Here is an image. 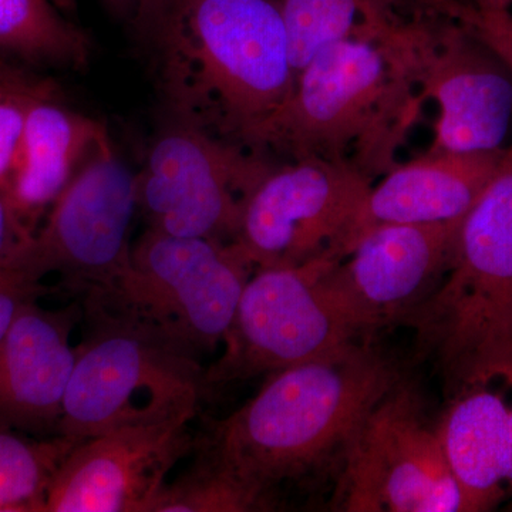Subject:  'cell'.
I'll return each mask as SVG.
<instances>
[{
  "label": "cell",
  "mask_w": 512,
  "mask_h": 512,
  "mask_svg": "<svg viewBox=\"0 0 512 512\" xmlns=\"http://www.w3.org/2000/svg\"><path fill=\"white\" fill-rule=\"evenodd\" d=\"M171 121L252 150L296 74L276 0H150L131 29Z\"/></svg>",
  "instance_id": "cell-1"
},
{
  "label": "cell",
  "mask_w": 512,
  "mask_h": 512,
  "mask_svg": "<svg viewBox=\"0 0 512 512\" xmlns=\"http://www.w3.org/2000/svg\"><path fill=\"white\" fill-rule=\"evenodd\" d=\"M399 379L389 360L356 340L271 373L195 447L275 505L281 485L342 460L360 421Z\"/></svg>",
  "instance_id": "cell-2"
},
{
  "label": "cell",
  "mask_w": 512,
  "mask_h": 512,
  "mask_svg": "<svg viewBox=\"0 0 512 512\" xmlns=\"http://www.w3.org/2000/svg\"><path fill=\"white\" fill-rule=\"evenodd\" d=\"M423 97L372 39L345 40L296 74L291 96L252 150L282 161L348 165L375 183L396 167Z\"/></svg>",
  "instance_id": "cell-3"
},
{
  "label": "cell",
  "mask_w": 512,
  "mask_h": 512,
  "mask_svg": "<svg viewBox=\"0 0 512 512\" xmlns=\"http://www.w3.org/2000/svg\"><path fill=\"white\" fill-rule=\"evenodd\" d=\"M254 272L234 241L146 228L124 274L86 296V311L126 320L200 359L224 343Z\"/></svg>",
  "instance_id": "cell-4"
},
{
  "label": "cell",
  "mask_w": 512,
  "mask_h": 512,
  "mask_svg": "<svg viewBox=\"0 0 512 512\" xmlns=\"http://www.w3.org/2000/svg\"><path fill=\"white\" fill-rule=\"evenodd\" d=\"M423 100L439 109L429 151L503 150L512 73L476 26L427 6L394 12L372 33Z\"/></svg>",
  "instance_id": "cell-5"
},
{
  "label": "cell",
  "mask_w": 512,
  "mask_h": 512,
  "mask_svg": "<svg viewBox=\"0 0 512 512\" xmlns=\"http://www.w3.org/2000/svg\"><path fill=\"white\" fill-rule=\"evenodd\" d=\"M406 323L444 386L512 339V141L461 222L443 281Z\"/></svg>",
  "instance_id": "cell-6"
},
{
  "label": "cell",
  "mask_w": 512,
  "mask_h": 512,
  "mask_svg": "<svg viewBox=\"0 0 512 512\" xmlns=\"http://www.w3.org/2000/svg\"><path fill=\"white\" fill-rule=\"evenodd\" d=\"M57 434L90 439L107 431L194 419L205 393L200 359L136 325L89 312Z\"/></svg>",
  "instance_id": "cell-7"
},
{
  "label": "cell",
  "mask_w": 512,
  "mask_h": 512,
  "mask_svg": "<svg viewBox=\"0 0 512 512\" xmlns=\"http://www.w3.org/2000/svg\"><path fill=\"white\" fill-rule=\"evenodd\" d=\"M137 212L136 173L107 134L13 259L9 278L42 285L56 274L64 288L86 296L110 288L130 264Z\"/></svg>",
  "instance_id": "cell-8"
},
{
  "label": "cell",
  "mask_w": 512,
  "mask_h": 512,
  "mask_svg": "<svg viewBox=\"0 0 512 512\" xmlns=\"http://www.w3.org/2000/svg\"><path fill=\"white\" fill-rule=\"evenodd\" d=\"M336 504L350 512H467L419 393L397 380L365 414L342 458Z\"/></svg>",
  "instance_id": "cell-9"
},
{
  "label": "cell",
  "mask_w": 512,
  "mask_h": 512,
  "mask_svg": "<svg viewBox=\"0 0 512 512\" xmlns=\"http://www.w3.org/2000/svg\"><path fill=\"white\" fill-rule=\"evenodd\" d=\"M338 255L284 268L255 269L245 285L224 352L205 369L208 392L232 382L271 375L360 338L323 285Z\"/></svg>",
  "instance_id": "cell-10"
},
{
  "label": "cell",
  "mask_w": 512,
  "mask_h": 512,
  "mask_svg": "<svg viewBox=\"0 0 512 512\" xmlns=\"http://www.w3.org/2000/svg\"><path fill=\"white\" fill-rule=\"evenodd\" d=\"M275 163L268 154L171 121L136 173L138 212L154 231L232 242L249 194Z\"/></svg>",
  "instance_id": "cell-11"
},
{
  "label": "cell",
  "mask_w": 512,
  "mask_h": 512,
  "mask_svg": "<svg viewBox=\"0 0 512 512\" xmlns=\"http://www.w3.org/2000/svg\"><path fill=\"white\" fill-rule=\"evenodd\" d=\"M373 181L329 161H276L249 194L234 242L255 269L338 255Z\"/></svg>",
  "instance_id": "cell-12"
},
{
  "label": "cell",
  "mask_w": 512,
  "mask_h": 512,
  "mask_svg": "<svg viewBox=\"0 0 512 512\" xmlns=\"http://www.w3.org/2000/svg\"><path fill=\"white\" fill-rule=\"evenodd\" d=\"M461 222L380 225L329 265L323 285L360 336L406 323L436 291Z\"/></svg>",
  "instance_id": "cell-13"
},
{
  "label": "cell",
  "mask_w": 512,
  "mask_h": 512,
  "mask_svg": "<svg viewBox=\"0 0 512 512\" xmlns=\"http://www.w3.org/2000/svg\"><path fill=\"white\" fill-rule=\"evenodd\" d=\"M191 420L140 424L84 439L47 491L45 512H148L195 448Z\"/></svg>",
  "instance_id": "cell-14"
},
{
  "label": "cell",
  "mask_w": 512,
  "mask_h": 512,
  "mask_svg": "<svg viewBox=\"0 0 512 512\" xmlns=\"http://www.w3.org/2000/svg\"><path fill=\"white\" fill-rule=\"evenodd\" d=\"M437 420L467 512L512 495V339L471 360L446 384Z\"/></svg>",
  "instance_id": "cell-15"
},
{
  "label": "cell",
  "mask_w": 512,
  "mask_h": 512,
  "mask_svg": "<svg viewBox=\"0 0 512 512\" xmlns=\"http://www.w3.org/2000/svg\"><path fill=\"white\" fill-rule=\"evenodd\" d=\"M76 312L46 311L36 301L20 309L0 339V427L57 434L76 363Z\"/></svg>",
  "instance_id": "cell-16"
},
{
  "label": "cell",
  "mask_w": 512,
  "mask_h": 512,
  "mask_svg": "<svg viewBox=\"0 0 512 512\" xmlns=\"http://www.w3.org/2000/svg\"><path fill=\"white\" fill-rule=\"evenodd\" d=\"M504 150L427 151L417 160L397 164L367 192L342 256L360 235L380 225L463 221L493 177Z\"/></svg>",
  "instance_id": "cell-17"
},
{
  "label": "cell",
  "mask_w": 512,
  "mask_h": 512,
  "mask_svg": "<svg viewBox=\"0 0 512 512\" xmlns=\"http://www.w3.org/2000/svg\"><path fill=\"white\" fill-rule=\"evenodd\" d=\"M107 134L100 121L66 106L56 87L32 101L2 187L13 211L32 234Z\"/></svg>",
  "instance_id": "cell-18"
},
{
  "label": "cell",
  "mask_w": 512,
  "mask_h": 512,
  "mask_svg": "<svg viewBox=\"0 0 512 512\" xmlns=\"http://www.w3.org/2000/svg\"><path fill=\"white\" fill-rule=\"evenodd\" d=\"M284 20L295 74L326 47L345 40L369 39L382 20L407 6H427L463 18L460 0H276Z\"/></svg>",
  "instance_id": "cell-19"
},
{
  "label": "cell",
  "mask_w": 512,
  "mask_h": 512,
  "mask_svg": "<svg viewBox=\"0 0 512 512\" xmlns=\"http://www.w3.org/2000/svg\"><path fill=\"white\" fill-rule=\"evenodd\" d=\"M89 36L52 0H0V53L36 66L80 70Z\"/></svg>",
  "instance_id": "cell-20"
},
{
  "label": "cell",
  "mask_w": 512,
  "mask_h": 512,
  "mask_svg": "<svg viewBox=\"0 0 512 512\" xmlns=\"http://www.w3.org/2000/svg\"><path fill=\"white\" fill-rule=\"evenodd\" d=\"M82 440L62 434L29 439L0 427V512H45L57 470Z\"/></svg>",
  "instance_id": "cell-21"
},
{
  "label": "cell",
  "mask_w": 512,
  "mask_h": 512,
  "mask_svg": "<svg viewBox=\"0 0 512 512\" xmlns=\"http://www.w3.org/2000/svg\"><path fill=\"white\" fill-rule=\"evenodd\" d=\"M197 448V447H195ZM195 463L165 484L148 512H247L274 504L197 448Z\"/></svg>",
  "instance_id": "cell-22"
},
{
  "label": "cell",
  "mask_w": 512,
  "mask_h": 512,
  "mask_svg": "<svg viewBox=\"0 0 512 512\" xmlns=\"http://www.w3.org/2000/svg\"><path fill=\"white\" fill-rule=\"evenodd\" d=\"M55 87L10 63L0 69V190L8 178L30 104Z\"/></svg>",
  "instance_id": "cell-23"
},
{
  "label": "cell",
  "mask_w": 512,
  "mask_h": 512,
  "mask_svg": "<svg viewBox=\"0 0 512 512\" xmlns=\"http://www.w3.org/2000/svg\"><path fill=\"white\" fill-rule=\"evenodd\" d=\"M30 237L32 232L22 224L8 198L0 190V279L12 281L9 278L10 265Z\"/></svg>",
  "instance_id": "cell-24"
},
{
  "label": "cell",
  "mask_w": 512,
  "mask_h": 512,
  "mask_svg": "<svg viewBox=\"0 0 512 512\" xmlns=\"http://www.w3.org/2000/svg\"><path fill=\"white\" fill-rule=\"evenodd\" d=\"M45 292L43 285H20L0 279V339L8 332L20 309Z\"/></svg>",
  "instance_id": "cell-25"
},
{
  "label": "cell",
  "mask_w": 512,
  "mask_h": 512,
  "mask_svg": "<svg viewBox=\"0 0 512 512\" xmlns=\"http://www.w3.org/2000/svg\"><path fill=\"white\" fill-rule=\"evenodd\" d=\"M474 26H476L477 32L483 36L485 42L493 47L494 52L503 59L512 73V32L501 28L481 13Z\"/></svg>",
  "instance_id": "cell-26"
},
{
  "label": "cell",
  "mask_w": 512,
  "mask_h": 512,
  "mask_svg": "<svg viewBox=\"0 0 512 512\" xmlns=\"http://www.w3.org/2000/svg\"><path fill=\"white\" fill-rule=\"evenodd\" d=\"M101 2L113 18L126 23L130 29H133L150 0H101Z\"/></svg>",
  "instance_id": "cell-27"
},
{
  "label": "cell",
  "mask_w": 512,
  "mask_h": 512,
  "mask_svg": "<svg viewBox=\"0 0 512 512\" xmlns=\"http://www.w3.org/2000/svg\"><path fill=\"white\" fill-rule=\"evenodd\" d=\"M480 13L510 12L512 0H468Z\"/></svg>",
  "instance_id": "cell-28"
},
{
  "label": "cell",
  "mask_w": 512,
  "mask_h": 512,
  "mask_svg": "<svg viewBox=\"0 0 512 512\" xmlns=\"http://www.w3.org/2000/svg\"><path fill=\"white\" fill-rule=\"evenodd\" d=\"M485 18L493 20L494 23H497L498 26L504 28L505 30H510L512 32V12H498V13H481Z\"/></svg>",
  "instance_id": "cell-29"
},
{
  "label": "cell",
  "mask_w": 512,
  "mask_h": 512,
  "mask_svg": "<svg viewBox=\"0 0 512 512\" xmlns=\"http://www.w3.org/2000/svg\"><path fill=\"white\" fill-rule=\"evenodd\" d=\"M53 3L62 10L64 15H72V13L76 12L77 8V0H52Z\"/></svg>",
  "instance_id": "cell-30"
},
{
  "label": "cell",
  "mask_w": 512,
  "mask_h": 512,
  "mask_svg": "<svg viewBox=\"0 0 512 512\" xmlns=\"http://www.w3.org/2000/svg\"><path fill=\"white\" fill-rule=\"evenodd\" d=\"M8 62H5V60L0 59V69H2L3 66Z\"/></svg>",
  "instance_id": "cell-31"
}]
</instances>
